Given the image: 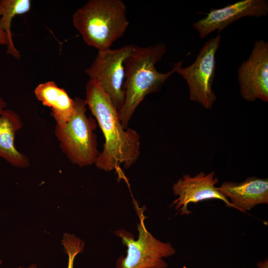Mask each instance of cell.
Here are the masks:
<instances>
[{
  "mask_svg": "<svg viewBox=\"0 0 268 268\" xmlns=\"http://www.w3.org/2000/svg\"><path fill=\"white\" fill-rule=\"evenodd\" d=\"M1 264H2V261L0 259V266L1 265Z\"/></svg>",
  "mask_w": 268,
  "mask_h": 268,
  "instance_id": "cell-20",
  "label": "cell"
},
{
  "mask_svg": "<svg viewBox=\"0 0 268 268\" xmlns=\"http://www.w3.org/2000/svg\"><path fill=\"white\" fill-rule=\"evenodd\" d=\"M214 176V171L207 174L201 172L193 177L190 175H183L173 185V193L178 198L171 206L175 205V209H179L181 215L191 213L188 209L189 203H196L207 200H220L223 201L227 206L235 208L215 187L219 180Z\"/></svg>",
  "mask_w": 268,
  "mask_h": 268,
  "instance_id": "cell-9",
  "label": "cell"
},
{
  "mask_svg": "<svg viewBox=\"0 0 268 268\" xmlns=\"http://www.w3.org/2000/svg\"><path fill=\"white\" fill-rule=\"evenodd\" d=\"M30 8L29 0H0V26L6 34L8 40L6 52L16 59H19L20 55L13 43L11 23L15 16L27 12Z\"/></svg>",
  "mask_w": 268,
  "mask_h": 268,
  "instance_id": "cell-14",
  "label": "cell"
},
{
  "mask_svg": "<svg viewBox=\"0 0 268 268\" xmlns=\"http://www.w3.org/2000/svg\"><path fill=\"white\" fill-rule=\"evenodd\" d=\"M134 206L139 219L138 238L134 239L132 233L124 229L114 232L127 247L126 256L117 259L116 268H166L168 265L163 258L174 255L175 249L170 243L161 242L148 232L144 223V210L136 201Z\"/></svg>",
  "mask_w": 268,
  "mask_h": 268,
  "instance_id": "cell-5",
  "label": "cell"
},
{
  "mask_svg": "<svg viewBox=\"0 0 268 268\" xmlns=\"http://www.w3.org/2000/svg\"><path fill=\"white\" fill-rule=\"evenodd\" d=\"M72 23L85 43L98 51L110 49L129 25L121 0H90L75 11Z\"/></svg>",
  "mask_w": 268,
  "mask_h": 268,
  "instance_id": "cell-3",
  "label": "cell"
},
{
  "mask_svg": "<svg viewBox=\"0 0 268 268\" xmlns=\"http://www.w3.org/2000/svg\"><path fill=\"white\" fill-rule=\"evenodd\" d=\"M34 93L44 106L51 109V114L56 124H65L70 119L74 109V99L54 81L38 84L34 89Z\"/></svg>",
  "mask_w": 268,
  "mask_h": 268,
  "instance_id": "cell-13",
  "label": "cell"
},
{
  "mask_svg": "<svg viewBox=\"0 0 268 268\" xmlns=\"http://www.w3.org/2000/svg\"><path fill=\"white\" fill-rule=\"evenodd\" d=\"M268 12L266 0H242L225 6L212 8L206 16L193 23V27L201 38H204L214 30L218 33L237 19L243 17L265 16Z\"/></svg>",
  "mask_w": 268,
  "mask_h": 268,
  "instance_id": "cell-10",
  "label": "cell"
},
{
  "mask_svg": "<svg viewBox=\"0 0 268 268\" xmlns=\"http://www.w3.org/2000/svg\"><path fill=\"white\" fill-rule=\"evenodd\" d=\"M18 268H25L21 267H18ZM26 268H37V266L35 264H33Z\"/></svg>",
  "mask_w": 268,
  "mask_h": 268,
  "instance_id": "cell-19",
  "label": "cell"
},
{
  "mask_svg": "<svg viewBox=\"0 0 268 268\" xmlns=\"http://www.w3.org/2000/svg\"><path fill=\"white\" fill-rule=\"evenodd\" d=\"M166 49V45L162 42L143 47L133 45L125 62V101L119 111L125 129L128 128L134 113L145 96L158 92L165 81L176 72L174 65L171 70L166 73L160 72L155 67V64L162 58Z\"/></svg>",
  "mask_w": 268,
  "mask_h": 268,
  "instance_id": "cell-2",
  "label": "cell"
},
{
  "mask_svg": "<svg viewBox=\"0 0 268 268\" xmlns=\"http://www.w3.org/2000/svg\"><path fill=\"white\" fill-rule=\"evenodd\" d=\"M133 45L98 51L90 67L85 69L89 80L97 84L110 98L119 111L125 101V62Z\"/></svg>",
  "mask_w": 268,
  "mask_h": 268,
  "instance_id": "cell-7",
  "label": "cell"
},
{
  "mask_svg": "<svg viewBox=\"0 0 268 268\" xmlns=\"http://www.w3.org/2000/svg\"><path fill=\"white\" fill-rule=\"evenodd\" d=\"M85 101L103 134L105 142L95 164L105 171L118 170L121 164L130 167L140 154V136L122 125L119 111L109 96L95 82L89 80Z\"/></svg>",
  "mask_w": 268,
  "mask_h": 268,
  "instance_id": "cell-1",
  "label": "cell"
},
{
  "mask_svg": "<svg viewBox=\"0 0 268 268\" xmlns=\"http://www.w3.org/2000/svg\"><path fill=\"white\" fill-rule=\"evenodd\" d=\"M257 266L259 268H268V259H266L264 262H258Z\"/></svg>",
  "mask_w": 268,
  "mask_h": 268,
  "instance_id": "cell-17",
  "label": "cell"
},
{
  "mask_svg": "<svg viewBox=\"0 0 268 268\" xmlns=\"http://www.w3.org/2000/svg\"><path fill=\"white\" fill-rule=\"evenodd\" d=\"M221 40L220 33L204 43L194 63L182 67L183 61L173 64L176 72L186 81L190 100L206 109L211 108L216 96L212 88L215 73V55Z\"/></svg>",
  "mask_w": 268,
  "mask_h": 268,
  "instance_id": "cell-6",
  "label": "cell"
},
{
  "mask_svg": "<svg viewBox=\"0 0 268 268\" xmlns=\"http://www.w3.org/2000/svg\"><path fill=\"white\" fill-rule=\"evenodd\" d=\"M0 45H8V38L5 32L0 26Z\"/></svg>",
  "mask_w": 268,
  "mask_h": 268,
  "instance_id": "cell-16",
  "label": "cell"
},
{
  "mask_svg": "<svg viewBox=\"0 0 268 268\" xmlns=\"http://www.w3.org/2000/svg\"><path fill=\"white\" fill-rule=\"evenodd\" d=\"M62 244L68 255V265L67 268H73V263L76 256L81 252L84 247V243L75 235L65 234L62 240Z\"/></svg>",
  "mask_w": 268,
  "mask_h": 268,
  "instance_id": "cell-15",
  "label": "cell"
},
{
  "mask_svg": "<svg viewBox=\"0 0 268 268\" xmlns=\"http://www.w3.org/2000/svg\"><path fill=\"white\" fill-rule=\"evenodd\" d=\"M218 191L236 208L244 212L250 210L259 204L268 203V179L249 177L236 183L224 182L217 187Z\"/></svg>",
  "mask_w": 268,
  "mask_h": 268,
  "instance_id": "cell-11",
  "label": "cell"
},
{
  "mask_svg": "<svg viewBox=\"0 0 268 268\" xmlns=\"http://www.w3.org/2000/svg\"><path fill=\"white\" fill-rule=\"evenodd\" d=\"M6 106V103L3 99V98L0 96V115L4 110Z\"/></svg>",
  "mask_w": 268,
  "mask_h": 268,
  "instance_id": "cell-18",
  "label": "cell"
},
{
  "mask_svg": "<svg viewBox=\"0 0 268 268\" xmlns=\"http://www.w3.org/2000/svg\"><path fill=\"white\" fill-rule=\"evenodd\" d=\"M23 126L19 115L10 109L0 115V156L12 166L24 168L29 165V158L15 147L16 132Z\"/></svg>",
  "mask_w": 268,
  "mask_h": 268,
  "instance_id": "cell-12",
  "label": "cell"
},
{
  "mask_svg": "<svg viewBox=\"0 0 268 268\" xmlns=\"http://www.w3.org/2000/svg\"><path fill=\"white\" fill-rule=\"evenodd\" d=\"M74 109L70 119L62 125L56 124L55 134L67 158L80 167L95 163L98 156L96 120L87 117L85 99H74Z\"/></svg>",
  "mask_w": 268,
  "mask_h": 268,
  "instance_id": "cell-4",
  "label": "cell"
},
{
  "mask_svg": "<svg viewBox=\"0 0 268 268\" xmlns=\"http://www.w3.org/2000/svg\"><path fill=\"white\" fill-rule=\"evenodd\" d=\"M238 80L242 97L250 102L268 101V42L256 41L246 61L238 67Z\"/></svg>",
  "mask_w": 268,
  "mask_h": 268,
  "instance_id": "cell-8",
  "label": "cell"
}]
</instances>
